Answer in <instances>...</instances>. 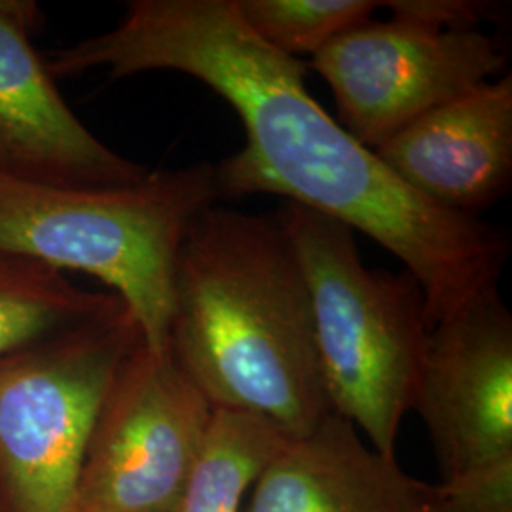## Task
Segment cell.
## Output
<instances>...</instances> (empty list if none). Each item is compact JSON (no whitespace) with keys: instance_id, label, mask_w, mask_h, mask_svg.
<instances>
[{"instance_id":"cell-14","label":"cell","mask_w":512,"mask_h":512,"mask_svg":"<svg viewBox=\"0 0 512 512\" xmlns=\"http://www.w3.org/2000/svg\"><path fill=\"white\" fill-rule=\"evenodd\" d=\"M239 16L281 54H319L382 6L372 0H234Z\"/></svg>"},{"instance_id":"cell-3","label":"cell","mask_w":512,"mask_h":512,"mask_svg":"<svg viewBox=\"0 0 512 512\" xmlns=\"http://www.w3.org/2000/svg\"><path fill=\"white\" fill-rule=\"evenodd\" d=\"M215 164L150 171L120 188L0 179V249L93 275L120 296L152 351L169 349L173 281L190 224L219 202Z\"/></svg>"},{"instance_id":"cell-16","label":"cell","mask_w":512,"mask_h":512,"mask_svg":"<svg viewBox=\"0 0 512 512\" xmlns=\"http://www.w3.org/2000/svg\"><path fill=\"white\" fill-rule=\"evenodd\" d=\"M382 6L391 12V18L446 31L480 29L482 21L492 19L495 12L490 2L478 0H393L382 2Z\"/></svg>"},{"instance_id":"cell-5","label":"cell","mask_w":512,"mask_h":512,"mask_svg":"<svg viewBox=\"0 0 512 512\" xmlns=\"http://www.w3.org/2000/svg\"><path fill=\"white\" fill-rule=\"evenodd\" d=\"M141 329L120 298L0 357V512H74L99 410Z\"/></svg>"},{"instance_id":"cell-7","label":"cell","mask_w":512,"mask_h":512,"mask_svg":"<svg viewBox=\"0 0 512 512\" xmlns=\"http://www.w3.org/2000/svg\"><path fill=\"white\" fill-rule=\"evenodd\" d=\"M503 40L408 19H368L311 57L340 126L374 150L423 114L505 74Z\"/></svg>"},{"instance_id":"cell-11","label":"cell","mask_w":512,"mask_h":512,"mask_svg":"<svg viewBox=\"0 0 512 512\" xmlns=\"http://www.w3.org/2000/svg\"><path fill=\"white\" fill-rule=\"evenodd\" d=\"M241 512H442L437 484L374 450L334 412L289 437L256 478Z\"/></svg>"},{"instance_id":"cell-9","label":"cell","mask_w":512,"mask_h":512,"mask_svg":"<svg viewBox=\"0 0 512 512\" xmlns=\"http://www.w3.org/2000/svg\"><path fill=\"white\" fill-rule=\"evenodd\" d=\"M35 0H0V179L52 188H120L141 183L131 162L86 128L55 86L33 44Z\"/></svg>"},{"instance_id":"cell-2","label":"cell","mask_w":512,"mask_h":512,"mask_svg":"<svg viewBox=\"0 0 512 512\" xmlns=\"http://www.w3.org/2000/svg\"><path fill=\"white\" fill-rule=\"evenodd\" d=\"M169 349L213 410L302 437L332 414L310 293L275 215L209 205L177 256Z\"/></svg>"},{"instance_id":"cell-1","label":"cell","mask_w":512,"mask_h":512,"mask_svg":"<svg viewBox=\"0 0 512 512\" xmlns=\"http://www.w3.org/2000/svg\"><path fill=\"white\" fill-rule=\"evenodd\" d=\"M46 63L54 78L107 69L110 80L150 71L200 80L245 131V145L215 164L220 198L281 196L374 239L420 283L431 327L497 289L509 236L406 188L315 101L308 65L258 37L234 0H133L114 29Z\"/></svg>"},{"instance_id":"cell-15","label":"cell","mask_w":512,"mask_h":512,"mask_svg":"<svg viewBox=\"0 0 512 512\" xmlns=\"http://www.w3.org/2000/svg\"><path fill=\"white\" fill-rule=\"evenodd\" d=\"M442 512H512V458L440 480Z\"/></svg>"},{"instance_id":"cell-4","label":"cell","mask_w":512,"mask_h":512,"mask_svg":"<svg viewBox=\"0 0 512 512\" xmlns=\"http://www.w3.org/2000/svg\"><path fill=\"white\" fill-rule=\"evenodd\" d=\"M274 215L308 285L332 412L374 450L397 458L431 330L420 283L406 270L366 268L355 232L338 220L294 203H283Z\"/></svg>"},{"instance_id":"cell-6","label":"cell","mask_w":512,"mask_h":512,"mask_svg":"<svg viewBox=\"0 0 512 512\" xmlns=\"http://www.w3.org/2000/svg\"><path fill=\"white\" fill-rule=\"evenodd\" d=\"M215 410L171 349H131L93 425L74 512H175Z\"/></svg>"},{"instance_id":"cell-12","label":"cell","mask_w":512,"mask_h":512,"mask_svg":"<svg viewBox=\"0 0 512 512\" xmlns=\"http://www.w3.org/2000/svg\"><path fill=\"white\" fill-rule=\"evenodd\" d=\"M120 300L76 287L65 272L0 249V357L92 319Z\"/></svg>"},{"instance_id":"cell-13","label":"cell","mask_w":512,"mask_h":512,"mask_svg":"<svg viewBox=\"0 0 512 512\" xmlns=\"http://www.w3.org/2000/svg\"><path fill=\"white\" fill-rule=\"evenodd\" d=\"M289 439L272 421L215 410L175 512H241L256 478Z\"/></svg>"},{"instance_id":"cell-8","label":"cell","mask_w":512,"mask_h":512,"mask_svg":"<svg viewBox=\"0 0 512 512\" xmlns=\"http://www.w3.org/2000/svg\"><path fill=\"white\" fill-rule=\"evenodd\" d=\"M412 410L440 480L512 458V315L497 289L431 327Z\"/></svg>"},{"instance_id":"cell-10","label":"cell","mask_w":512,"mask_h":512,"mask_svg":"<svg viewBox=\"0 0 512 512\" xmlns=\"http://www.w3.org/2000/svg\"><path fill=\"white\" fill-rule=\"evenodd\" d=\"M374 154L425 202L480 219L511 190L512 74L423 114Z\"/></svg>"}]
</instances>
